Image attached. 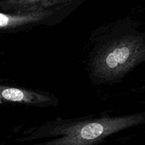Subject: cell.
<instances>
[{
  "label": "cell",
  "instance_id": "6da1fadb",
  "mask_svg": "<svg viewBox=\"0 0 145 145\" xmlns=\"http://www.w3.org/2000/svg\"><path fill=\"white\" fill-rule=\"evenodd\" d=\"M91 40L87 69L93 84L121 82L145 62V31L128 17L96 29Z\"/></svg>",
  "mask_w": 145,
  "mask_h": 145
},
{
  "label": "cell",
  "instance_id": "277c9868",
  "mask_svg": "<svg viewBox=\"0 0 145 145\" xmlns=\"http://www.w3.org/2000/svg\"><path fill=\"white\" fill-rule=\"evenodd\" d=\"M1 101L33 107L48 108L56 106L59 103V99L48 91L0 85V102Z\"/></svg>",
  "mask_w": 145,
  "mask_h": 145
},
{
  "label": "cell",
  "instance_id": "7a4b0ae2",
  "mask_svg": "<svg viewBox=\"0 0 145 145\" xmlns=\"http://www.w3.org/2000/svg\"><path fill=\"white\" fill-rule=\"evenodd\" d=\"M145 124V111L119 116L60 118L24 132L18 142L51 138L31 145H94L109 136Z\"/></svg>",
  "mask_w": 145,
  "mask_h": 145
},
{
  "label": "cell",
  "instance_id": "3957f363",
  "mask_svg": "<svg viewBox=\"0 0 145 145\" xmlns=\"http://www.w3.org/2000/svg\"><path fill=\"white\" fill-rule=\"evenodd\" d=\"M73 3V2H72ZM72 3L53 9L39 10L25 12H13L11 14L0 13V29L21 31L36 25H52L61 20L71 11Z\"/></svg>",
  "mask_w": 145,
  "mask_h": 145
}]
</instances>
